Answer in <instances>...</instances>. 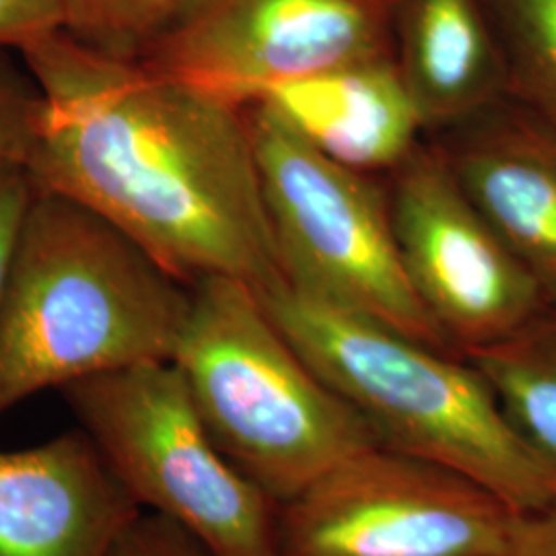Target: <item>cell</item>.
Masks as SVG:
<instances>
[{
    "label": "cell",
    "instance_id": "obj_1",
    "mask_svg": "<svg viewBox=\"0 0 556 556\" xmlns=\"http://www.w3.org/2000/svg\"><path fill=\"white\" fill-rule=\"evenodd\" d=\"M43 93L36 188L114 223L190 287L285 282L245 105L116 59L64 29L20 50Z\"/></svg>",
    "mask_w": 556,
    "mask_h": 556
},
{
    "label": "cell",
    "instance_id": "obj_2",
    "mask_svg": "<svg viewBox=\"0 0 556 556\" xmlns=\"http://www.w3.org/2000/svg\"><path fill=\"white\" fill-rule=\"evenodd\" d=\"M188 303L114 223L36 188L0 301V417L50 388L172 361Z\"/></svg>",
    "mask_w": 556,
    "mask_h": 556
},
{
    "label": "cell",
    "instance_id": "obj_3",
    "mask_svg": "<svg viewBox=\"0 0 556 556\" xmlns=\"http://www.w3.org/2000/svg\"><path fill=\"white\" fill-rule=\"evenodd\" d=\"M258 298L299 353L365 420L376 443L475 478L514 511L555 503V475L517 435L468 358L285 282Z\"/></svg>",
    "mask_w": 556,
    "mask_h": 556
},
{
    "label": "cell",
    "instance_id": "obj_4",
    "mask_svg": "<svg viewBox=\"0 0 556 556\" xmlns=\"http://www.w3.org/2000/svg\"><path fill=\"white\" fill-rule=\"evenodd\" d=\"M172 363L225 457L277 505L342 459L376 445L351 404L319 376L236 278H200Z\"/></svg>",
    "mask_w": 556,
    "mask_h": 556
},
{
    "label": "cell",
    "instance_id": "obj_5",
    "mask_svg": "<svg viewBox=\"0 0 556 556\" xmlns=\"http://www.w3.org/2000/svg\"><path fill=\"white\" fill-rule=\"evenodd\" d=\"M60 392L142 511L176 521L215 556H280L277 503L217 447L172 361Z\"/></svg>",
    "mask_w": 556,
    "mask_h": 556
},
{
    "label": "cell",
    "instance_id": "obj_6",
    "mask_svg": "<svg viewBox=\"0 0 556 556\" xmlns=\"http://www.w3.org/2000/svg\"><path fill=\"white\" fill-rule=\"evenodd\" d=\"M245 114L285 285L454 353L406 278L383 178L326 157L264 103Z\"/></svg>",
    "mask_w": 556,
    "mask_h": 556
},
{
    "label": "cell",
    "instance_id": "obj_7",
    "mask_svg": "<svg viewBox=\"0 0 556 556\" xmlns=\"http://www.w3.org/2000/svg\"><path fill=\"white\" fill-rule=\"evenodd\" d=\"M516 514L475 478L376 443L278 505V555L501 556Z\"/></svg>",
    "mask_w": 556,
    "mask_h": 556
},
{
    "label": "cell",
    "instance_id": "obj_8",
    "mask_svg": "<svg viewBox=\"0 0 556 556\" xmlns=\"http://www.w3.org/2000/svg\"><path fill=\"white\" fill-rule=\"evenodd\" d=\"M383 184L406 278L456 355L514 334L548 305L427 137Z\"/></svg>",
    "mask_w": 556,
    "mask_h": 556
},
{
    "label": "cell",
    "instance_id": "obj_9",
    "mask_svg": "<svg viewBox=\"0 0 556 556\" xmlns=\"http://www.w3.org/2000/svg\"><path fill=\"white\" fill-rule=\"evenodd\" d=\"M392 56L390 0H204L139 62L238 105L361 60Z\"/></svg>",
    "mask_w": 556,
    "mask_h": 556
},
{
    "label": "cell",
    "instance_id": "obj_10",
    "mask_svg": "<svg viewBox=\"0 0 556 556\" xmlns=\"http://www.w3.org/2000/svg\"><path fill=\"white\" fill-rule=\"evenodd\" d=\"M427 139L556 305V122L507 96Z\"/></svg>",
    "mask_w": 556,
    "mask_h": 556
},
{
    "label": "cell",
    "instance_id": "obj_11",
    "mask_svg": "<svg viewBox=\"0 0 556 556\" xmlns=\"http://www.w3.org/2000/svg\"><path fill=\"white\" fill-rule=\"evenodd\" d=\"M140 514L80 429L0 452V556H112Z\"/></svg>",
    "mask_w": 556,
    "mask_h": 556
},
{
    "label": "cell",
    "instance_id": "obj_12",
    "mask_svg": "<svg viewBox=\"0 0 556 556\" xmlns=\"http://www.w3.org/2000/svg\"><path fill=\"white\" fill-rule=\"evenodd\" d=\"M326 157L383 178L425 140L394 56L361 60L268 89L258 101Z\"/></svg>",
    "mask_w": 556,
    "mask_h": 556
},
{
    "label": "cell",
    "instance_id": "obj_13",
    "mask_svg": "<svg viewBox=\"0 0 556 556\" xmlns=\"http://www.w3.org/2000/svg\"><path fill=\"white\" fill-rule=\"evenodd\" d=\"M392 56L435 135L507 98V77L480 0H390Z\"/></svg>",
    "mask_w": 556,
    "mask_h": 556
},
{
    "label": "cell",
    "instance_id": "obj_14",
    "mask_svg": "<svg viewBox=\"0 0 556 556\" xmlns=\"http://www.w3.org/2000/svg\"><path fill=\"white\" fill-rule=\"evenodd\" d=\"M530 452L556 477V305L468 355Z\"/></svg>",
    "mask_w": 556,
    "mask_h": 556
},
{
    "label": "cell",
    "instance_id": "obj_15",
    "mask_svg": "<svg viewBox=\"0 0 556 556\" xmlns=\"http://www.w3.org/2000/svg\"><path fill=\"white\" fill-rule=\"evenodd\" d=\"M507 93L556 122V0H480Z\"/></svg>",
    "mask_w": 556,
    "mask_h": 556
},
{
    "label": "cell",
    "instance_id": "obj_16",
    "mask_svg": "<svg viewBox=\"0 0 556 556\" xmlns=\"http://www.w3.org/2000/svg\"><path fill=\"white\" fill-rule=\"evenodd\" d=\"M204 0H62L64 31L116 59L139 60Z\"/></svg>",
    "mask_w": 556,
    "mask_h": 556
},
{
    "label": "cell",
    "instance_id": "obj_17",
    "mask_svg": "<svg viewBox=\"0 0 556 556\" xmlns=\"http://www.w3.org/2000/svg\"><path fill=\"white\" fill-rule=\"evenodd\" d=\"M43 93L13 50L0 48V169L25 167L40 139Z\"/></svg>",
    "mask_w": 556,
    "mask_h": 556
},
{
    "label": "cell",
    "instance_id": "obj_18",
    "mask_svg": "<svg viewBox=\"0 0 556 556\" xmlns=\"http://www.w3.org/2000/svg\"><path fill=\"white\" fill-rule=\"evenodd\" d=\"M112 556H215L179 523L142 511L122 534Z\"/></svg>",
    "mask_w": 556,
    "mask_h": 556
},
{
    "label": "cell",
    "instance_id": "obj_19",
    "mask_svg": "<svg viewBox=\"0 0 556 556\" xmlns=\"http://www.w3.org/2000/svg\"><path fill=\"white\" fill-rule=\"evenodd\" d=\"M60 29H64L62 0H0V48L20 52Z\"/></svg>",
    "mask_w": 556,
    "mask_h": 556
},
{
    "label": "cell",
    "instance_id": "obj_20",
    "mask_svg": "<svg viewBox=\"0 0 556 556\" xmlns=\"http://www.w3.org/2000/svg\"><path fill=\"white\" fill-rule=\"evenodd\" d=\"M34 190L36 186L25 167L0 169V301L21 220L34 197Z\"/></svg>",
    "mask_w": 556,
    "mask_h": 556
},
{
    "label": "cell",
    "instance_id": "obj_21",
    "mask_svg": "<svg viewBox=\"0 0 556 556\" xmlns=\"http://www.w3.org/2000/svg\"><path fill=\"white\" fill-rule=\"evenodd\" d=\"M501 556H556V501L516 514Z\"/></svg>",
    "mask_w": 556,
    "mask_h": 556
}]
</instances>
